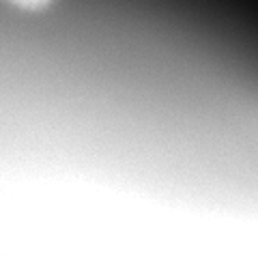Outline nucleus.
Here are the masks:
<instances>
[{"label":"nucleus","instance_id":"f257e3e1","mask_svg":"<svg viewBox=\"0 0 258 258\" xmlns=\"http://www.w3.org/2000/svg\"><path fill=\"white\" fill-rule=\"evenodd\" d=\"M5 3L20 11H43L54 5V0H5Z\"/></svg>","mask_w":258,"mask_h":258}]
</instances>
